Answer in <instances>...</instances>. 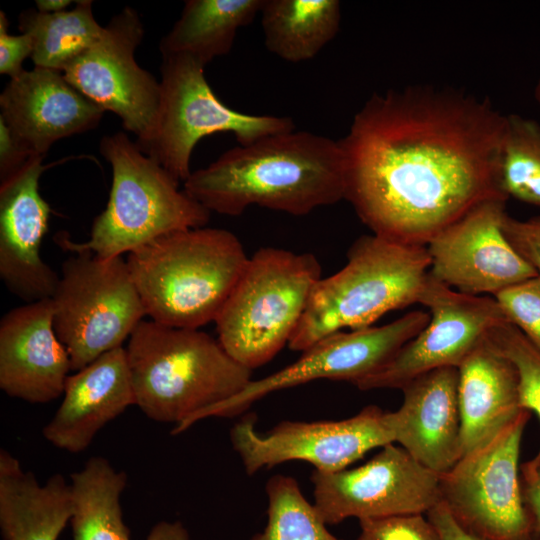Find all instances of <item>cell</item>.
Here are the masks:
<instances>
[{"mask_svg": "<svg viewBox=\"0 0 540 540\" xmlns=\"http://www.w3.org/2000/svg\"><path fill=\"white\" fill-rule=\"evenodd\" d=\"M36 154L31 153L0 119V181L21 169Z\"/></svg>", "mask_w": 540, "mask_h": 540, "instance_id": "35", "label": "cell"}, {"mask_svg": "<svg viewBox=\"0 0 540 540\" xmlns=\"http://www.w3.org/2000/svg\"><path fill=\"white\" fill-rule=\"evenodd\" d=\"M183 184L210 212L259 206L302 216L345 199L344 158L338 140L295 129L235 146Z\"/></svg>", "mask_w": 540, "mask_h": 540, "instance_id": "2", "label": "cell"}, {"mask_svg": "<svg viewBox=\"0 0 540 540\" xmlns=\"http://www.w3.org/2000/svg\"><path fill=\"white\" fill-rule=\"evenodd\" d=\"M264 43L284 61L314 58L340 29L338 0H264L261 11Z\"/></svg>", "mask_w": 540, "mask_h": 540, "instance_id": "25", "label": "cell"}, {"mask_svg": "<svg viewBox=\"0 0 540 540\" xmlns=\"http://www.w3.org/2000/svg\"><path fill=\"white\" fill-rule=\"evenodd\" d=\"M520 483L524 503L540 535V456L520 465Z\"/></svg>", "mask_w": 540, "mask_h": 540, "instance_id": "36", "label": "cell"}, {"mask_svg": "<svg viewBox=\"0 0 540 540\" xmlns=\"http://www.w3.org/2000/svg\"><path fill=\"white\" fill-rule=\"evenodd\" d=\"M248 259L235 234L204 226L159 237L126 261L150 320L198 329L215 322Z\"/></svg>", "mask_w": 540, "mask_h": 540, "instance_id": "4", "label": "cell"}, {"mask_svg": "<svg viewBox=\"0 0 540 540\" xmlns=\"http://www.w3.org/2000/svg\"><path fill=\"white\" fill-rule=\"evenodd\" d=\"M99 151L112 167L106 208L94 218L86 241L58 233L60 247L111 259L164 235L207 224L211 212L179 190V183L125 132L104 136Z\"/></svg>", "mask_w": 540, "mask_h": 540, "instance_id": "6", "label": "cell"}, {"mask_svg": "<svg viewBox=\"0 0 540 540\" xmlns=\"http://www.w3.org/2000/svg\"><path fill=\"white\" fill-rule=\"evenodd\" d=\"M162 58L157 119L150 135L135 142L177 183L190 176L192 151L205 136L232 133L239 145H248L296 129L290 117L251 115L225 105L207 82L205 66L193 58Z\"/></svg>", "mask_w": 540, "mask_h": 540, "instance_id": "8", "label": "cell"}, {"mask_svg": "<svg viewBox=\"0 0 540 540\" xmlns=\"http://www.w3.org/2000/svg\"><path fill=\"white\" fill-rule=\"evenodd\" d=\"M458 372L463 456L494 435L523 408L515 366L487 337L460 364Z\"/></svg>", "mask_w": 540, "mask_h": 540, "instance_id": "22", "label": "cell"}, {"mask_svg": "<svg viewBox=\"0 0 540 540\" xmlns=\"http://www.w3.org/2000/svg\"><path fill=\"white\" fill-rule=\"evenodd\" d=\"M430 314L416 310L383 326L337 332L318 341L285 368L250 383L234 397L204 411L208 417H232L253 403L283 389L314 380L349 381L354 385L377 372L429 322Z\"/></svg>", "mask_w": 540, "mask_h": 540, "instance_id": "14", "label": "cell"}, {"mask_svg": "<svg viewBox=\"0 0 540 540\" xmlns=\"http://www.w3.org/2000/svg\"><path fill=\"white\" fill-rule=\"evenodd\" d=\"M72 1L70 0H36L35 4L39 12L58 13L64 11Z\"/></svg>", "mask_w": 540, "mask_h": 540, "instance_id": "39", "label": "cell"}, {"mask_svg": "<svg viewBox=\"0 0 540 540\" xmlns=\"http://www.w3.org/2000/svg\"><path fill=\"white\" fill-rule=\"evenodd\" d=\"M266 494V526L250 540H340L328 530L314 503L307 501L293 477L272 476Z\"/></svg>", "mask_w": 540, "mask_h": 540, "instance_id": "29", "label": "cell"}, {"mask_svg": "<svg viewBox=\"0 0 540 540\" xmlns=\"http://www.w3.org/2000/svg\"><path fill=\"white\" fill-rule=\"evenodd\" d=\"M426 516L434 524L442 540H480L464 531L454 521L442 501L430 509ZM533 540H540V535Z\"/></svg>", "mask_w": 540, "mask_h": 540, "instance_id": "37", "label": "cell"}, {"mask_svg": "<svg viewBox=\"0 0 540 540\" xmlns=\"http://www.w3.org/2000/svg\"><path fill=\"white\" fill-rule=\"evenodd\" d=\"M19 30L33 41L35 67L63 72L79 55L102 36L104 27L96 21L92 1H76L71 10L42 13L28 9L19 15Z\"/></svg>", "mask_w": 540, "mask_h": 540, "instance_id": "27", "label": "cell"}, {"mask_svg": "<svg viewBox=\"0 0 540 540\" xmlns=\"http://www.w3.org/2000/svg\"><path fill=\"white\" fill-rule=\"evenodd\" d=\"M74 253L61 265L51 302L54 330L78 371L121 347L146 312L122 256Z\"/></svg>", "mask_w": 540, "mask_h": 540, "instance_id": "9", "label": "cell"}, {"mask_svg": "<svg viewBox=\"0 0 540 540\" xmlns=\"http://www.w3.org/2000/svg\"><path fill=\"white\" fill-rule=\"evenodd\" d=\"M145 540H190V535L181 521L162 520L151 528Z\"/></svg>", "mask_w": 540, "mask_h": 540, "instance_id": "38", "label": "cell"}, {"mask_svg": "<svg viewBox=\"0 0 540 540\" xmlns=\"http://www.w3.org/2000/svg\"><path fill=\"white\" fill-rule=\"evenodd\" d=\"M502 229L512 248L540 276V216L519 220L506 214Z\"/></svg>", "mask_w": 540, "mask_h": 540, "instance_id": "33", "label": "cell"}, {"mask_svg": "<svg viewBox=\"0 0 540 540\" xmlns=\"http://www.w3.org/2000/svg\"><path fill=\"white\" fill-rule=\"evenodd\" d=\"M45 156L0 181V278L26 303L50 299L60 276L40 256L51 208L39 192Z\"/></svg>", "mask_w": 540, "mask_h": 540, "instance_id": "17", "label": "cell"}, {"mask_svg": "<svg viewBox=\"0 0 540 540\" xmlns=\"http://www.w3.org/2000/svg\"><path fill=\"white\" fill-rule=\"evenodd\" d=\"M321 278L312 253L258 249L215 320L219 343L250 370L266 364L289 344Z\"/></svg>", "mask_w": 540, "mask_h": 540, "instance_id": "7", "label": "cell"}, {"mask_svg": "<svg viewBox=\"0 0 540 540\" xmlns=\"http://www.w3.org/2000/svg\"><path fill=\"white\" fill-rule=\"evenodd\" d=\"M127 474L93 456L71 474L73 540H131L120 503Z\"/></svg>", "mask_w": 540, "mask_h": 540, "instance_id": "26", "label": "cell"}, {"mask_svg": "<svg viewBox=\"0 0 540 540\" xmlns=\"http://www.w3.org/2000/svg\"><path fill=\"white\" fill-rule=\"evenodd\" d=\"M69 354L53 326L50 299L13 308L0 321V388L8 396L41 404L64 392Z\"/></svg>", "mask_w": 540, "mask_h": 540, "instance_id": "19", "label": "cell"}, {"mask_svg": "<svg viewBox=\"0 0 540 540\" xmlns=\"http://www.w3.org/2000/svg\"><path fill=\"white\" fill-rule=\"evenodd\" d=\"M0 110L13 136L42 156L55 142L96 128L105 112L62 72L42 67L10 79L0 95Z\"/></svg>", "mask_w": 540, "mask_h": 540, "instance_id": "18", "label": "cell"}, {"mask_svg": "<svg viewBox=\"0 0 540 540\" xmlns=\"http://www.w3.org/2000/svg\"><path fill=\"white\" fill-rule=\"evenodd\" d=\"M498 181L502 194L540 209V123L506 115Z\"/></svg>", "mask_w": 540, "mask_h": 540, "instance_id": "28", "label": "cell"}, {"mask_svg": "<svg viewBox=\"0 0 540 540\" xmlns=\"http://www.w3.org/2000/svg\"><path fill=\"white\" fill-rule=\"evenodd\" d=\"M264 0H188L162 38V57L184 55L206 65L230 52L237 32L260 13Z\"/></svg>", "mask_w": 540, "mask_h": 540, "instance_id": "24", "label": "cell"}, {"mask_svg": "<svg viewBox=\"0 0 540 540\" xmlns=\"http://www.w3.org/2000/svg\"><path fill=\"white\" fill-rule=\"evenodd\" d=\"M8 19L0 11V73L11 78L19 76L23 71L24 60L32 55L33 41L25 33L11 35L7 32Z\"/></svg>", "mask_w": 540, "mask_h": 540, "instance_id": "34", "label": "cell"}, {"mask_svg": "<svg viewBox=\"0 0 540 540\" xmlns=\"http://www.w3.org/2000/svg\"><path fill=\"white\" fill-rule=\"evenodd\" d=\"M534 96L536 101L540 104V79L537 82V85L534 90Z\"/></svg>", "mask_w": 540, "mask_h": 540, "instance_id": "40", "label": "cell"}, {"mask_svg": "<svg viewBox=\"0 0 540 540\" xmlns=\"http://www.w3.org/2000/svg\"><path fill=\"white\" fill-rule=\"evenodd\" d=\"M131 405L135 394L126 348L121 346L68 376L63 400L42 434L56 448L79 453Z\"/></svg>", "mask_w": 540, "mask_h": 540, "instance_id": "21", "label": "cell"}, {"mask_svg": "<svg viewBox=\"0 0 540 540\" xmlns=\"http://www.w3.org/2000/svg\"><path fill=\"white\" fill-rule=\"evenodd\" d=\"M126 352L135 405L151 420L175 424L173 434L188 429L201 413L234 397L252 380V370L198 329L142 320Z\"/></svg>", "mask_w": 540, "mask_h": 540, "instance_id": "3", "label": "cell"}, {"mask_svg": "<svg viewBox=\"0 0 540 540\" xmlns=\"http://www.w3.org/2000/svg\"><path fill=\"white\" fill-rule=\"evenodd\" d=\"M487 339L516 368L521 408L536 413L540 420V350L508 321L493 327ZM536 455L540 456V449Z\"/></svg>", "mask_w": 540, "mask_h": 540, "instance_id": "30", "label": "cell"}, {"mask_svg": "<svg viewBox=\"0 0 540 540\" xmlns=\"http://www.w3.org/2000/svg\"><path fill=\"white\" fill-rule=\"evenodd\" d=\"M494 298L507 320L540 350V276L507 287Z\"/></svg>", "mask_w": 540, "mask_h": 540, "instance_id": "31", "label": "cell"}, {"mask_svg": "<svg viewBox=\"0 0 540 540\" xmlns=\"http://www.w3.org/2000/svg\"><path fill=\"white\" fill-rule=\"evenodd\" d=\"M418 303L429 309L428 324L386 365L358 381V389H402L426 372L458 368L493 327L508 321L494 297L455 291L430 273Z\"/></svg>", "mask_w": 540, "mask_h": 540, "instance_id": "12", "label": "cell"}, {"mask_svg": "<svg viewBox=\"0 0 540 540\" xmlns=\"http://www.w3.org/2000/svg\"><path fill=\"white\" fill-rule=\"evenodd\" d=\"M439 477L391 443L359 467L314 471V505L326 524L426 514L441 501Z\"/></svg>", "mask_w": 540, "mask_h": 540, "instance_id": "13", "label": "cell"}, {"mask_svg": "<svg viewBox=\"0 0 540 540\" xmlns=\"http://www.w3.org/2000/svg\"><path fill=\"white\" fill-rule=\"evenodd\" d=\"M144 36L137 11L125 7L104 27L101 38L62 72L65 79L104 111L122 121L126 131L145 140L159 110L160 81L135 60Z\"/></svg>", "mask_w": 540, "mask_h": 540, "instance_id": "15", "label": "cell"}, {"mask_svg": "<svg viewBox=\"0 0 540 540\" xmlns=\"http://www.w3.org/2000/svg\"><path fill=\"white\" fill-rule=\"evenodd\" d=\"M230 440L246 473L253 475L292 460L308 462L318 472H337L395 437L390 412L371 405L344 420L284 421L264 434L254 416H246L232 427Z\"/></svg>", "mask_w": 540, "mask_h": 540, "instance_id": "11", "label": "cell"}, {"mask_svg": "<svg viewBox=\"0 0 540 540\" xmlns=\"http://www.w3.org/2000/svg\"><path fill=\"white\" fill-rule=\"evenodd\" d=\"M506 199L474 206L427 245L429 273L458 292L492 294L537 276L536 270L509 244L502 223Z\"/></svg>", "mask_w": 540, "mask_h": 540, "instance_id": "16", "label": "cell"}, {"mask_svg": "<svg viewBox=\"0 0 540 540\" xmlns=\"http://www.w3.org/2000/svg\"><path fill=\"white\" fill-rule=\"evenodd\" d=\"M457 367L426 372L401 390V407L390 412L395 442L426 468L443 474L461 458Z\"/></svg>", "mask_w": 540, "mask_h": 540, "instance_id": "20", "label": "cell"}, {"mask_svg": "<svg viewBox=\"0 0 540 540\" xmlns=\"http://www.w3.org/2000/svg\"><path fill=\"white\" fill-rule=\"evenodd\" d=\"M356 540H442L426 514H407L359 521Z\"/></svg>", "mask_w": 540, "mask_h": 540, "instance_id": "32", "label": "cell"}, {"mask_svg": "<svg viewBox=\"0 0 540 540\" xmlns=\"http://www.w3.org/2000/svg\"><path fill=\"white\" fill-rule=\"evenodd\" d=\"M506 115L487 97L411 85L374 93L338 140L345 200L372 234L426 246L498 181Z\"/></svg>", "mask_w": 540, "mask_h": 540, "instance_id": "1", "label": "cell"}, {"mask_svg": "<svg viewBox=\"0 0 540 540\" xmlns=\"http://www.w3.org/2000/svg\"><path fill=\"white\" fill-rule=\"evenodd\" d=\"M430 264L426 246L359 237L345 266L316 283L289 348L304 352L345 328L371 327L387 312L418 303Z\"/></svg>", "mask_w": 540, "mask_h": 540, "instance_id": "5", "label": "cell"}, {"mask_svg": "<svg viewBox=\"0 0 540 540\" xmlns=\"http://www.w3.org/2000/svg\"><path fill=\"white\" fill-rule=\"evenodd\" d=\"M70 484L62 474L40 484L31 471L0 450V531L3 540H58L70 522Z\"/></svg>", "mask_w": 540, "mask_h": 540, "instance_id": "23", "label": "cell"}, {"mask_svg": "<svg viewBox=\"0 0 540 540\" xmlns=\"http://www.w3.org/2000/svg\"><path fill=\"white\" fill-rule=\"evenodd\" d=\"M530 414L522 409L440 474L441 501L454 521L480 540H533L539 536L520 483L521 441Z\"/></svg>", "mask_w": 540, "mask_h": 540, "instance_id": "10", "label": "cell"}]
</instances>
